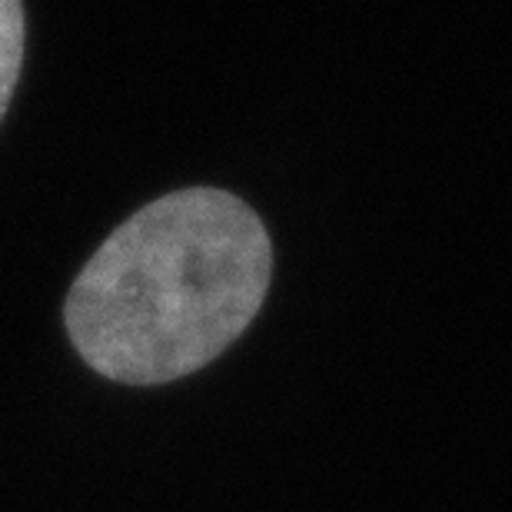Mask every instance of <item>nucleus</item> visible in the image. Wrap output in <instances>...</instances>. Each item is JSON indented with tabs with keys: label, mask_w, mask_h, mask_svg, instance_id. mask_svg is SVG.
<instances>
[{
	"label": "nucleus",
	"mask_w": 512,
	"mask_h": 512,
	"mask_svg": "<svg viewBox=\"0 0 512 512\" xmlns=\"http://www.w3.org/2000/svg\"><path fill=\"white\" fill-rule=\"evenodd\" d=\"M273 280V243L237 193L187 187L140 207L84 263L64 303L70 343L124 386L210 366L247 333Z\"/></svg>",
	"instance_id": "f257e3e1"
},
{
	"label": "nucleus",
	"mask_w": 512,
	"mask_h": 512,
	"mask_svg": "<svg viewBox=\"0 0 512 512\" xmlns=\"http://www.w3.org/2000/svg\"><path fill=\"white\" fill-rule=\"evenodd\" d=\"M20 64H24V4L0 0V120L14 100Z\"/></svg>",
	"instance_id": "f03ea898"
}]
</instances>
